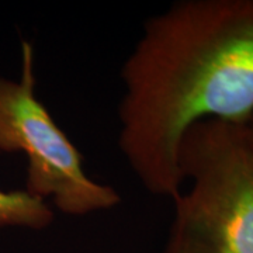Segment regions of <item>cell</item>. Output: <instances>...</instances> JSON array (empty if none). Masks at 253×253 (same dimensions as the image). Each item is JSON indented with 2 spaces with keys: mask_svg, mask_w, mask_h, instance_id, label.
Instances as JSON below:
<instances>
[{
  "mask_svg": "<svg viewBox=\"0 0 253 253\" xmlns=\"http://www.w3.org/2000/svg\"><path fill=\"white\" fill-rule=\"evenodd\" d=\"M54 210L26 190L0 189V228L42 231L54 222Z\"/></svg>",
  "mask_w": 253,
  "mask_h": 253,
  "instance_id": "4",
  "label": "cell"
},
{
  "mask_svg": "<svg viewBox=\"0 0 253 253\" xmlns=\"http://www.w3.org/2000/svg\"><path fill=\"white\" fill-rule=\"evenodd\" d=\"M246 126V129H248V132H249V136H251V139L253 141V116L249 120H248V123L245 124Z\"/></svg>",
  "mask_w": 253,
  "mask_h": 253,
  "instance_id": "5",
  "label": "cell"
},
{
  "mask_svg": "<svg viewBox=\"0 0 253 253\" xmlns=\"http://www.w3.org/2000/svg\"><path fill=\"white\" fill-rule=\"evenodd\" d=\"M0 152L27 156L26 191L51 200L65 215L82 217L117 207L121 196L87 176L78 148L36 94L34 51L21 42L17 81L0 78Z\"/></svg>",
  "mask_w": 253,
  "mask_h": 253,
  "instance_id": "3",
  "label": "cell"
},
{
  "mask_svg": "<svg viewBox=\"0 0 253 253\" xmlns=\"http://www.w3.org/2000/svg\"><path fill=\"white\" fill-rule=\"evenodd\" d=\"M120 78V151L146 191L174 200L190 126L253 116V0L173 3L145 21Z\"/></svg>",
  "mask_w": 253,
  "mask_h": 253,
  "instance_id": "1",
  "label": "cell"
},
{
  "mask_svg": "<svg viewBox=\"0 0 253 253\" xmlns=\"http://www.w3.org/2000/svg\"><path fill=\"white\" fill-rule=\"evenodd\" d=\"M187 193L174 199L163 253H253V141L244 124L203 120L177 149Z\"/></svg>",
  "mask_w": 253,
  "mask_h": 253,
  "instance_id": "2",
  "label": "cell"
}]
</instances>
